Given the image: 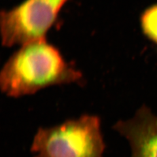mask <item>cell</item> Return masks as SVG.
Here are the masks:
<instances>
[{
  "label": "cell",
  "mask_w": 157,
  "mask_h": 157,
  "mask_svg": "<svg viewBox=\"0 0 157 157\" xmlns=\"http://www.w3.org/2000/svg\"><path fill=\"white\" fill-rule=\"evenodd\" d=\"M81 78V73L45 38L24 44L8 59L0 70V90L18 98Z\"/></svg>",
  "instance_id": "1"
},
{
  "label": "cell",
  "mask_w": 157,
  "mask_h": 157,
  "mask_svg": "<svg viewBox=\"0 0 157 157\" xmlns=\"http://www.w3.org/2000/svg\"><path fill=\"white\" fill-rule=\"evenodd\" d=\"M105 149L101 121L94 115L41 128L31 146L33 157H103Z\"/></svg>",
  "instance_id": "2"
},
{
  "label": "cell",
  "mask_w": 157,
  "mask_h": 157,
  "mask_svg": "<svg viewBox=\"0 0 157 157\" xmlns=\"http://www.w3.org/2000/svg\"><path fill=\"white\" fill-rule=\"evenodd\" d=\"M67 0H24L10 10L0 11L3 45H22L45 39Z\"/></svg>",
  "instance_id": "3"
},
{
  "label": "cell",
  "mask_w": 157,
  "mask_h": 157,
  "mask_svg": "<svg viewBox=\"0 0 157 157\" xmlns=\"http://www.w3.org/2000/svg\"><path fill=\"white\" fill-rule=\"evenodd\" d=\"M114 129L126 137L130 157H157V115L144 105L132 119L119 121Z\"/></svg>",
  "instance_id": "4"
},
{
  "label": "cell",
  "mask_w": 157,
  "mask_h": 157,
  "mask_svg": "<svg viewBox=\"0 0 157 157\" xmlns=\"http://www.w3.org/2000/svg\"><path fill=\"white\" fill-rule=\"evenodd\" d=\"M140 21L145 36L157 45V4L148 7L142 13Z\"/></svg>",
  "instance_id": "5"
}]
</instances>
